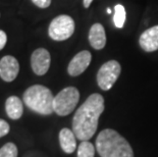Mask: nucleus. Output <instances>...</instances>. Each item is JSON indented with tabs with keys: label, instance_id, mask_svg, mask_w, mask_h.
Instances as JSON below:
<instances>
[{
	"label": "nucleus",
	"instance_id": "6",
	"mask_svg": "<svg viewBox=\"0 0 158 157\" xmlns=\"http://www.w3.org/2000/svg\"><path fill=\"white\" fill-rule=\"evenodd\" d=\"M122 72V66L116 60H109L103 63L97 72V84L103 91H108L115 84Z\"/></svg>",
	"mask_w": 158,
	"mask_h": 157
},
{
	"label": "nucleus",
	"instance_id": "16",
	"mask_svg": "<svg viewBox=\"0 0 158 157\" xmlns=\"http://www.w3.org/2000/svg\"><path fill=\"white\" fill-rule=\"evenodd\" d=\"M18 147L15 143H6L0 148V157H18Z\"/></svg>",
	"mask_w": 158,
	"mask_h": 157
},
{
	"label": "nucleus",
	"instance_id": "14",
	"mask_svg": "<svg viewBox=\"0 0 158 157\" xmlns=\"http://www.w3.org/2000/svg\"><path fill=\"white\" fill-rule=\"evenodd\" d=\"M127 12L126 8L122 4H116L114 7V15H113V23L114 26L118 29L123 28L124 22H126Z\"/></svg>",
	"mask_w": 158,
	"mask_h": 157
},
{
	"label": "nucleus",
	"instance_id": "20",
	"mask_svg": "<svg viewBox=\"0 0 158 157\" xmlns=\"http://www.w3.org/2000/svg\"><path fill=\"white\" fill-rule=\"evenodd\" d=\"M93 2V0H83V4H84V7L85 8H89L91 3Z\"/></svg>",
	"mask_w": 158,
	"mask_h": 157
},
{
	"label": "nucleus",
	"instance_id": "15",
	"mask_svg": "<svg viewBox=\"0 0 158 157\" xmlns=\"http://www.w3.org/2000/svg\"><path fill=\"white\" fill-rule=\"evenodd\" d=\"M95 148L89 141H82L78 148V157H94Z\"/></svg>",
	"mask_w": 158,
	"mask_h": 157
},
{
	"label": "nucleus",
	"instance_id": "3",
	"mask_svg": "<svg viewBox=\"0 0 158 157\" xmlns=\"http://www.w3.org/2000/svg\"><path fill=\"white\" fill-rule=\"evenodd\" d=\"M23 100L28 107L39 114L49 115L54 112L52 92L45 86L34 85L29 87L23 93Z\"/></svg>",
	"mask_w": 158,
	"mask_h": 157
},
{
	"label": "nucleus",
	"instance_id": "11",
	"mask_svg": "<svg viewBox=\"0 0 158 157\" xmlns=\"http://www.w3.org/2000/svg\"><path fill=\"white\" fill-rule=\"evenodd\" d=\"M89 43L94 49L101 50L106 45V33L101 24H94L89 31Z\"/></svg>",
	"mask_w": 158,
	"mask_h": 157
},
{
	"label": "nucleus",
	"instance_id": "2",
	"mask_svg": "<svg viewBox=\"0 0 158 157\" xmlns=\"http://www.w3.org/2000/svg\"><path fill=\"white\" fill-rule=\"evenodd\" d=\"M96 150L101 157H134L132 146L119 133L105 129L96 139Z\"/></svg>",
	"mask_w": 158,
	"mask_h": 157
},
{
	"label": "nucleus",
	"instance_id": "18",
	"mask_svg": "<svg viewBox=\"0 0 158 157\" xmlns=\"http://www.w3.org/2000/svg\"><path fill=\"white\" fill-rule=\"evenodd\" d=\"M32 2L39 8H47L51 4V0H32Z\"/></svg>",
	"mask_w": 158,
	"mask_h": 157
},
{
	"label": "nucleus",
	"instance_id": "4",
	"mask_svg": "<svg viewBox=\"0 0 158 157\" xmlns=\"http://www.w3.org/2000/svg\"><path fill=\"white\" fill-rule=\"evenodd\" d=\"M80 100V92L75 87H66L54 97L53 109L59 116L69 115L75 110Z\"/></svg>",
	"mask_w": 158,
	"mask_h": 157
},
{
	"label": "nucleus",
	"instance_id": "12",
	"mask_svg": "<svg viewBox=\"0 0 158 157\" xmlns=\"http://www.w3.org/2000/svg\"><path fill=\"white\" fill-rule=\"evenodd\" d=\"M59 144L61 149L65 153L75 152L77 148V142H76V135L73 131L69 129L64 128L59 132Z\"/></svg>",
	"mask_w": 158,
	"mask_h": 157
},
{
	"label": "nucleus",
	"instance_id": "1",
	"mask_svg": "<svg viewBox=\"0 0 158 157\" xmlns=\"http://www.w3.org/2000/svg\"><path fill=\"white\" fill-rule=\"evenodd\" d=\"M104 111V98L98 93L90 95L78 108L73 118V132L81 141H88L98 128L99 118Z\"/></svg>",
	"mask_w": 158,
	"mask_h": 157
},
{
	"label": "nucleus",
	"instance_id": "17",
	"mask_svg": "<svg viewBox=\"0 0 158 157\" xmlns=\"http://www.w3.org/2000/svg\"><path fill=\"white\" fill-rule=\"evenodd\" d=\"M9 130H10V126H9L8 122H5L4 119L0 118V138L7 135L9 133Z\"/></svg>",
	"mask_w": 158,
	"mask_h": 157
},
{
	"label": "nucleus",
	"instance_id": "19",
	"mask_svg": "<svg viewBox=\"0 0 158 157\" xmlns=\"http://www.w3.org/2000/svg\"><path fill=\"white\" fill-rule=\"evenodd\" d=\"M6 42H7V35L4 31L0 30V50H2L5 47Z\"/></svg>",
	"mask_w": 158,
	"mask_h": 157
},
{
	"label": "nucleus",
	"instance_id": "7",
	"mask_svg": "<svg viewBox=\"0 0 158 157\" xmlns=\"http://www.w3.org/2000/svg\"><path fill=\"white\" fill-rule=\"evenodd\" d=\"M51 56L48 50L44 48L36 49L31 55V66L37 76H44L49 71Z\"/></svg>",
	"mask_w": 158,
	"mask_h": 157
},
{
	"label": "nucleus",
	"instance_id": "21",
	"mask_svg": "<svg viewBox=\"0 0 158 157\" xmlns=\"http://www.w3.org/2000/svg\"><path fill=\"white\" fill-rule=\"evenodd\" d=\"M107 12H108V13H111V10H110V9L108 8V9H107Z\"/></svg>",
	"mask_w": 158,
	"mask_h": 157
},
{
	"label": "nucleus",
	"instance_id": "8",
	"mask_svg": "<svg viewBox=\"0 0 158 157\" xmlns=\"http://www.w3.org/2000/svg\"><path fill=\"white\" fill-rule=\"evenodd\" d=\"M19 72L18 59L11 55H5L0 59V78L4 82L15 81Z\"/></svg>",
	"mask_w": 158,
	"mask_h": 157
},
{
	"label": "nucleus",
	"instance_id": "10",
	"mask_svg": "<svg viewBox=\"0 0 158 157\" xmlns=\"http://www.w3.org/2000/svg\"><path fill=\"white\" fill-rule=\"evenodd\" d=\"M140 47L146 52H154L158 50V25L151 27L144 31L139 39Z\"/></svg>",
	"mask_w": 158,
	"mask_h": 157
},
{
	"label": "nucleus",
	"instance_id": "9",
	"mask_svg": "<svg viewBox=\"0 0 158 157\" xmlns=\"http://www.w3.org/2000/svg\"><path fill=\"white\" fill-rule=\"evenodd\" d=\"M92 60V55L88 50H83L73 56L68 66V72L72 76H78L86 71Z\"/></svg>",
	"mask_w": 158,
	"mask_h": 157
},
{
	"label": "nucleus",
	"instance_id": "13",
	"mask_svg": "<svg viewBox=\"0 0 158 157\" xmlns=\"http://www.w3.org/2000/svg\"><path fill=\"white\" fill-rule=\"evenodd\" d=\"M5 111L8 118L11 119H19L22 118L23 107L22 100L16 96H10L5 101Z\"/></svg>",
	"mask_w": 158,
	"mask_h": 157
},
{
	"label": "nucleus",
	"instance_id": "5",
	"mask_svg": "<svg viewBox=\"0 0 158 157\" xmlns=\"http://www.w3.org/2000/svg\"><path fill=\"white\" fill-rule=\"evenodd\" d=\"M75 33V21L72 16L60 14L52 19L48 28V35L54 41H64Z\"/></svg>",
	"mask_w": 158,
	"mask_h": 157
}]
</instances>
